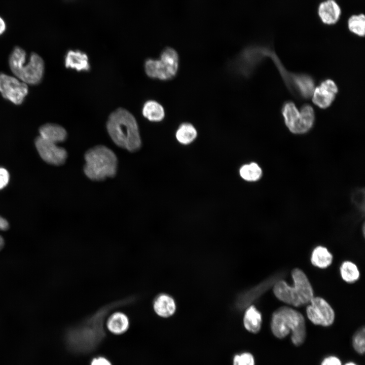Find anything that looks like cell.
<instances>
[{
  "label": "cell",
  "mask_w": 365,
  "mask_h": 365,
  "mask_svg": "<svg viewBox=\"0 0 365 365\" xmlns=\"http://www.w3.org/2000/svg\"><path fill=\"white\" fill-rule=\"evenodd\" d=\"M282 114L286 127L295 134L307 132L314 123V112L309 104H304L299 111L294 103L287 101L283 106Z\"/></svg>",
  "instance_id": "52a82bcc"
},
{
  "label": "cell",
  "mask_w": 365,
  "mask_h": 365,
  "mask_svg": "<svg viewBox=\"0 0 365 365\" xmlns=\"http://www.w3.org/2000/svg\"><path fill=\"white\" fill-rule=\"evenodd\" d=\"M364 328H360L353 337L352 344L355 350L360 354H363L365 351Z\"/></svg>",
  "instance_id": "4316f807"
},
{
  "label": "cell",
  "mask_w": 365,
  "mask_h": 365,
  "mask_svg": "<svg viewBox=\"0 0 365 365\" xmlns=\"http://www.w3.org/2000/svg\"><path fill=\"white\" fill-rule=\"evenodd\" d=\"M347 26L349 31L360 37L365 34V16L363 14H354L348 19Z\"/></svg>",
  "instance_id": "d4e9b609"
},
{
  "label": "cell",
  "mask_w": 365,
  "mask_h": 365,
  "mask_svg": "<svg viewBox=\"0 0 365 365\" xmlns=\"http://www.w3.org/2000/svg\"><path fill=\"white\" fill-rule=\"evenodd\" d=\"M262 322L261 313L254 306H250L246 310L243 318V324L246 330L251 333H258L261 330Z\"/></svg>",
  "instance_id": "ffe728a7"
},
{
  "label": "cell",
  "mask_w": 365,
  "mask_h": 365,
  "mask_svg": "<svg viewBox=\"0 0 365 365\" xmlns=\"http://www.w3.org/2000/svg\"><path fill=\"white\" fill-rule=\"evenodd\" d=\"M91 365H112V364L106 358L99 356L93 358L91 362Z\"/></svg>",
  "instance_id": "1f68e13d"
},
{
  "label": "cell",
  "mask_w": 365,
  "mask_h": 365,
  "mask_svg": "<svg viewBox=\"0 0 365 365\" xmlns=\"http://www.w3.org/2000/svg\"><path fill=\"white\" fill-rule=\"evenodd\" d=\"M317 13L323 24L334 25L340 20L342 10L335 0H324L319 4Z\"/></svg>",
  "instance_id": "7c38bea8"
},
{
  "label": "cell",
  "mask_w": 365,
  "mask_h": 365,
  "mask_svg": "<svg viewBox=\"0 0 365 365\" xmlns=\"http://www.w3.org/2000/svg\"><path fill=\"white\" fill-rule=\"evenodd\" d=\"M0 93L4 98L20 105L28 95V85L15 77L0 72Z\"/></svg>",
  "instance_id": "ba28073f"
},
{
  "label": "cell",
  "mask_w": 365,
  "mask_h": 365,
  "mask_svg": "<svg viewBox=\"0 0 365 365\" xmlns=\"http://www.w3.org/2000/svg\"><path fill=\"white\" fill-rule=\"evenodd\" d=\"M338 91V87L334 81L326 79L314 88L312 95V101L320 108H327L332 104Z\"/></svg>",
  "instance_id": "8fae6325"
},
{
  "label": "cell",
  "mask_w": 365,
  "mask_h": 365,
  "mask_svg": "<svg viewBox=\"0 0 365 365\" xmlns=\"http://www.w3.org/2000/svg\"><path fill=\"white\" fill-rule=\"evenodd\" d=\"M142 113L143 116L151 122L162 121L165 116V112L163 106L155 100H148L143 105Z\"/></svg>",
  "instance_id": "d6986e66"
},
{
  "label": "cell",
  "mask_w": 365,
  "mask_h": 365,
  "mask_svg": "<svg viewBox=\"0 0 365 365\" xmlns=\"http://www.w3.org/2000/svg\"><path fill=\"white\" fill-rule=\"evenodd\" d=\"M107 131L118 146L131 152L141 147V140L137 121L128 111L120 108L113 112L106 123Z\"/></svg>",
  "instance_id": "7a4b0ae2"
},
{
  "label": "cell",
  "mask_w": 365,
  "mask_h": 365,
  "mask_svg": "<svg viewBox=\"0 0 365 365\" xmlns=\"http://www.w3.org/2000/svg\"><path fill=\"white\" fill-rule=\"evenodd\" d=\"M233 365H255L254 357L247 352L236 354L233 357Z\"/></svg>",
  "instance_id": "83f0119b"
},
{
  "label": "cell",
  "mask_w": 365,
  "mask_h": 365,
  "mask_svg": "<svg viewBox=\"0 0 365 365\" xmlns=\"http://www.w3.org/2000/svg\"><path fill=\"white\" fill-rule=\"evenodd\" d=\"M146 74L150 78L167 81L171 79L160 59H148L144 63Z\"/></svg>",
  "instance_id": "ac0fdd59"
},
{
  "label": "cell",
  "mask_w": 365,
  "mask_h": 365,
  "mask_svg": "<svg viewBox=\"0 0 365 365\" xmlns=\"http://www.w3.org/2000/svg\"><path fill=\"white\" fill-rule=\"evenodd\" d=\"M134 300V297H129L113 302L69 328L65 335L68 348L78 353H87L93 351L105 336L104 326L105 318L110 312L115 308L129 305Z\"/></svg>",
  "instance_id": "6da1fadb"
},
{
  "label": "cell",
  "mask_w": 365,
  "mask_h": 365,
  "mask_svg": "<svg viewBox=\"0 0 365 365\" xmlns=\"http://www.w3.org/2000/svg\"><path fill=\"white\" fill-rule=\"evenodd\" d=\"M34 144L39 155L46 163L57 166L65 163L67 157V152L57 143L39 136L35 139Z\"/></svg>",
  "instance_id": "30bf717a"
},
{
  "label": "cell",
  "mask_w": 365,
  "mask_h": 365,
  "mask_svg": "<svg viewBox=\"0 0 365 365\" xmlns=\"http://www.w3.org/2000/svg\"><path fill=\"white\" fill-rule=\"evenodd\" d=\"M130 325L128 316L121 312H116L111 314L106 319V326L112 333L119 335L125 333Z\"/></svg>",
  "instance_id": "9a60e30c"
},
{
  "label": "cell",
  "mask_w": 365,
  "mask_h": 365,
  "mask_svg": "<svg viewBox=\"0 0 365 365\" xmlns=\"http://www.w3.org/2000/svg\"><path fill=\"white\" fill-rule=\"evenodd\" d=\"M306 308L309 319L314 324L323 326L332 325L335 320V313L330 304L320 297H313Z\"/></svg>",
  "instance_id": "9c48e42d"
},
{
  "label": "cell",
  "mask_w": 365,
  "mask_h": 365,
  "mask_svg": "<svg viewBox=\"0 0 365 365\" xmlns=\"http://www.w3.org/2000/svg\"><path fill=\"white\" fill-rule=\"evenodd\" d=\"M153 308L158 315L168 317L174 314L176 306L174 300L170 296L162 294L155 298Z\"/></svg>",
  "instance_id": "2e32d148"
},
{
  "label": "cell",
  "mask_w": 365,
  "mask_h": 365,
  "mask_svg": "<svg viewBox=\"0 0 365 365\" xmlns=\"http://www.w3.org/2000/svg\"><path fill=\"white\" fill-rule=\"evenodd\" d=\"M7 29V25L4 19L0 16V35H2Z\"/></svg>",
  "instance_id": "d6a6232c"
},
{
  "label": "cell",
  "mask_w": 365,
  "mask_h": 365,
  "mask_svg": "<svg viewBox=\"0 0 365 365\" xmlns=\"http://www.w3.org/2000/svg\"><path fill=\"white\" fill-rule=\"evenodd\" d=\"M333 256L323 246H318L313 250L311 256V262L315 267L326 268L332 263Z\"/></svg>",
  "instance_id": "44dd1931"
},
{
  "label": "cell",
  "mask_w": 365,
  "mask_h": 365,
  "mask_svg": "<svg viewBox=\"0 0 365 365\" xmlns=\"http://www.w3.org/2000/svg\"><path fill=\"white\" fill-rule=\"evenodd\" d=\"M160 60L172 79L177 73L179 66L178 53L174 49L167 47L160 55Z\"/></svg>",
  "instance_id": "e0dca14e"
},
{
  "label": "cell",
  "mask_w": 365,
  "mask_h": 365,
  "mask_svg": "<svg viewBox=\"0 0 365 365\" xmlns=\"http://www.w3.org/2000/svg\"><path fill=\"white\" fill-rule=\"evenodd\" d=\"M239 174L241 178L246 181H256L261 177L262 170L257 163L251 162L242 166Z\"/></svg>",
  "instance_id": "cb8c5ba5"
},
{
  "label": "cell",
  "mask_w": 365,
  "mask_h": 365,
  "mask_svg": "<svg viewBox=\"0 0 365 365\" xmlns=\"http://www.w3.org/2000/svg\"><path fill=\"white\" fill-rule=\"evenodd\" d=\"M40 136L48 141L58 143L67 138L66 130L61 126L54 123H46L39 130Z\"/></svg>",
  "instance_id": "4fadbf2b"
},
{
  "label": "cell",
  "mask_w": 365,
  "mask_h": 365,
  "mask_svg": "<svg viewBox=\"0 0 365 365\" xmlns=\"http://www.w3.org/2000/svg\"><path fill=\"white\" fill-rule=\"evenodd\" d=\"M340 273L343 279L348 283H353L359 277L358 269L354 263L350 261L343 262L340 267Z\"/></svg>",
  "instance_id": "484cf974"
},
{
  "label": "cell",
  "mask_w": 365,
  "mask_h": 365,
  "mask_svg": "<svg viewBox=\"0 0 365 365\" xmlns=\"http://www.w3.org/2000/svg\"><path fill=\"white\" fill-rule=\"evenodd\" d=\"M294 286L283 280H278L273 287L275 296L279 300L295 307L309 304L314 297L312 287L305 274L298 268L291 272Z\"/></svg>",
  "instance_id": "8992f818"
},
{
  "label": "cell",
  "mask_w": 365,
  "mask_h": 365,
  "mask_svg": "<svg viewBox=\"0 0 365 365\" xmlns=\"http://www.w3.org/2000/svg\"><path fill=\"white\" fill-rule=\"evenodd\" d=\"M10 174L8 170L4 168L0 167V190L6 187L9 181Z\"/></svg>",
  "instance_id": "f1b7e54d"
},
{
  "label": "cell",
  "mask_w": 365,
  "mask_h": 365,
  "mask_svg": "<svg viewBox=\"0 0 365 365\" xmlns=\"http://www.w3.org/2000/svg\"><path fill=\"white\" fill-rule=\"evenodd\" d=\"M64 64L66 68L77 71H88L90 69L87 55L79 50H69L65 56Z\"/></svg>",
  "instance_id": "5bb4252c"
},
{
  "label": "cell",
  "mask_w": 365,
  "mask_h": 365,
  "mask_svg": "<svg viewBox=\"0 0 365 365\" xmlns=\"http://www.w3.org/2000/svg\"><path fill=\"white\" fill-rule=\"evenodd\" d=\"M10 70L15 77L27 85H36L43 80L45 63L42 57L31 52L27 60L25 51L19 46L15 47L8 59Z\"/></svg>",
  "instance_id": "3957f363"
},
{
  "label": "cell",
  "mask_w": 365,
  "mask_h": 365,
  "mask_svg": "<svg viewBox=\"0 0 365 365\" xmlns=\"http://www.w3.org/2000/svg\"><path fill=\"white\" fill-rule=\"evenodd\" d=\"M345 365H357V364H356L355 363H354L353 362H348V363H346Z\"/></svg>",
  "instance_id": "836d02e7"
},
{
  "label": "cell",
  "mask_w": 365,
  "mask_h": 365,
  "mask_svg": "<svg viewBox=\"0 0 365 365\" xmlns=\"http://www.w3.org/2000/svg\"><path fill=\"white\" fill-rule=\"evenodd\" d=\"M84 158V172L90 179L102 181L116 174L117 157L107 147L99 145L90 149L85 154Z\"/></svg>",
  "instance_id": "5b68a950"
},
{
  "label": "cell",
  "mask_w": 365,
  "mask_h": 365,
  "mask_svg": "<svg viewBox=\"0 0 365 365\" xmlns=\"http://www.w3.org/2000/svg\"><path fill=\"white\" fill-rule=\"evenodd\" d=\"M197 136V131L193 125L190 123H181L175 132L177 140L182 144H188L195 140Z\"/></svg>",
  "instance_id": "7402d4cb"
},
{
  "label": "cell",
  "mask_w": 365,
  "mask_h": 365,
  "mask_svg": "<svg viewBox=\"0 0 365 365\" xmlns=\"http://www.w3.org/2000/svg\"><path fill=\"white\" fill-rule=\"evenodd\" d=\"M271 328L273 335L279 339L285 338L291 332V342L296 346L302 345L306 336L303 315L288 307H280L273 313Z\"/></svg>",
  "instance_id": "277c9868"
},
{
  "label": "cell",
  "mask_w": 365,
  "mask_h": 365,
  "mask_svg": "<svg viewBox=\"0 0 365 365\" xmlns=\"http://www.w3.org/2000/svg\"><path fill=\"white\" fill-rule=\"evenodd\" d=\"M314 85L312 77L305 74H299L296 83V91L302 97L308 98L312 95Z\"/></svg>",
  "instance_id": "603a6c76"
},
{
  "label": "cell",
  "mask_w": 365,
  "mask_h": 365,
  "mask_svg": "<svg viewBox=\"0 0 365 365\" xmlns=\"http://www.w3.org/2000/svg\"><path fill=\"white\" fill-rule=\"evenodd\" d=\"M321 365H342L341 360L337 357L331 356L325 358Z\"/></svg>",
  "instance_id": "4dcf8cb0"
},
{
  "label": "cell",
  "mask_w": 365,
  "mask_h": 365,
  "mask_svg": "<svg viewBox=\"0 0 365 365\" xmlns=\"http://www.w3.org/2000/svg\"><path fill=\"white\" fill-rule=\"evenodd\" d=\"M8 222L3 217L0 216V230L6 231L9 229ZM4 246V238L0 235V250Z\"/></svg>",
  "instance_id": "f546056e"
}]
</instances>
